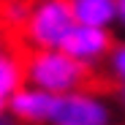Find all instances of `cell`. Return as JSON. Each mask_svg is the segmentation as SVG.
<instances>
[{
    "label": "cell",
    "mask_w": 125,
    "mask_h": 125,
    "mask_svg": "<svg viewBox=\"0 0 125 125\" xmlns=\"http://www.w3.org/2000/svg\"><path fill=\"white\" fill-rule=\"evenodd\" d=\"M25 84L65 95L76 90H95V68L73 60L62 49H27L25 52Z\"/></svg>",
    "instance_id": "obj_1"
},
{
    "label": "cell",
    "mask_w": 125,
    "mask_h": 125,
    "mask_svg": "<svg viewBox=\"0 0 125 125\" xmlns=\"http://www.w3.org/2000/svg\"><path fill=\"white\" fill-rule=\"evenodd\" d=\"M76 19L68 0H33L25 27L19 30L25 49H60Z\"/></svg>",
    "instance_id": "obj_2"
},
{
    "label": "cell",
    "mask_w": 125,
    "mask_h": 125,
    "mask_svg": "<svg viewBox=\"0 0 125 125\" xmlns=\"http://www.w3.org/2000/svg\"><path fill=\"white\" fill-rule=\"evenodd\" d=\"M109 109L101 101L98 90H76L57 95L49 125H106Z\"/></svg>",
    "instance_id": "obj_3"
},
{
    "label": "cell",
    "mask_w": 125,
    "mask_h": 125,
    "mask_svg": "<svg viewBox=\"0 0 125 125\" xmlns=\"http://www.w3.org/2000/svg\"><path fill=\"white\" fill-rule=\"evenodd\" d=\"M65 54H71L73 60L84 62V65L95 68L98 62H103L112 49H114V38H112V30L109 27H90V25H76L68 38L62 41L60 46Z\"/></svg>",
    "instance_id": "obj_4"
},
{
    "label": "cell",
    "mask_w": 125,
    "mask_h": 125,
    "mask_svg": "<svg viewBox=\"0 0 125 125\" xmlns=\"http://www.w3.org/2000/svg\"><path fill=\"white\" fill-rule=\"evenodd\" d=\"M54 103L57 95L46 93V90H38L33 84H22L6 103V109L19 120V122H27V125H41V122H49L52 112H54Z\"/></svg>",
    "instance_id": "obj_5"
},
{
    "label": "cell",
    "mask_w": 125,
    "mask_h": 125,
    "mask_svg": "<svg viewBox=\"0 0 125 125\" xmlns=\"http://www.w3.org/2000/svg\"><path fill=\"white\" fill-rule=\"evenodd\" d=\"M76 25L112 27L117 19V0H68Z\"/></svg>",
    "instance_id": "obj_6"
},
{
    "label": "cell",
    "mask_w": 125,
    "mask_h": 125,
    "mask_svg": "<svg viewBox=\"0 0 125 125\" xmlns=\"http://www.w3.org/2000/svg\"><path fill=\"white\" fill-rule=\"evenodd\" d=\"M25 84V52H14L0 41V95L11 98Z\"/></svg>",
    "instance_id": "obj_7"
},
{
    "label": "cell",
    "mask_w": 125,
    "mask_h": 125,
    "mask_svg": "<svg viewBox=\"0 0 125 125\" xmlns=\"http://www.w3.org/2000/svg\"><path fill=\"white\" fill-rule=\"evenodd\" d=\"M33 8V0H0V22L8 30H22L27 22V14Z\"/></svg>",
    "instance_id": "obj_8"
},
{
    "label": "cell",
    "mask_w": 125,
    "mask_h": 125,
    "mask_svg": "<svg viewBox=\"0 0 125 125\" xmlns=\"http://www.w3.org/2000/svg\"><path fill=\"white\" fill-rule=\"evenodd\" d=\"M106 71H109V76H112V82L117 87L125 84V41L114 44L112 54L106 57Z\"/></svg>",
    "instance_id": "obj_9"
},
{
    "label": "cell",
    "mask_w": 125,
    "mask_h": 125,
    "mask_svg": "<svg viewBox=\"0 0 125 125\" xmlns=\"http://www.w3.org/2000/svg\"><path fill=\"white\" fill-rule=\"evenodd\" d=\"M0 125H25V122H19L8 109H3V112H0Z\"/></svg>",
    "instance_id": "obj_10"
},
{
    "label": "cell",
    "mask_w": 125,
    "mask_h": 125,
    "mask_svg": "<svg viewBox=\"0 0 125 125\" xmlns=\"http://www.w3.org/2000/svg\"><path fill=\"white\" fill-rule=\"evenodd\" d=\"M114 25L125 27V0H117V19H114Z\"/></svg>",
    "instance_id": "obj_11"
},
{
    "label": "cell",
    "mask_w": 125,
    "mask_h": 125,
    "mask_svg": "<svg viewBox=\"0 0 125 125\" xmlns=\"http://www.w3.org/2000/svg\"><path fill=\"white\" fill-rule=\"evenodd\" d=\"M6 103H8V98H3V95H0V112L6 109Z\"/></svg>",
    "instance_id": "obj_12"
},
{
    "label": "cell",
    "mask_w": 125,
    "mask_h": 125,
    "mask_svg": "<svg viewBox=\"0 0 125 125\" xmlns=\"http://www.w3.org/2000/svg\"><path fill=\"white\" fill-rule=\"evenodd\" d=\"M120 95H122V101H125V84H120Z\"/></svg>",
    "instance_id": "obj_13"
}]
</instances>
